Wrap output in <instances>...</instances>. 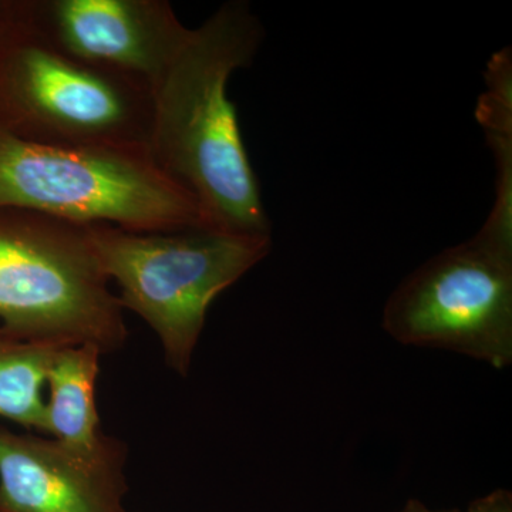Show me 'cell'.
I'll use <instances>...</instances> for the list:
<instances>
[{
  "label": "cell",
  "mask_w": 512,
  "mask_h": 512,
  "mask_svg": "<svg viewBox=\"0 0 512 512\" xmlns=\"http://www.w3.org/2000/svg\"><path fill=\"white\" fill-rule=\"evenodd\" d=\"M101 355L93 346H64L57 350L46 376L47 436L94 460L127 454L123 443L100 429L96 387Z\"/></svg>",
  "instance_id": "9c48e42d"
},
{
  "label": "cell",
  "mask_w": 512,
  "mask_h": 512,
  "mask_svg": "<svg viewBox=\"0 0 512 512\" xmlns=\"http://www.w3.org/2000/svg\"><path fill=\"white\" fill-rule=\"evenodd\" d=\"M0 6H2V3H0Z\"/></svg>",
  "instance_id": "9a60e30c"
},
{
  "label": "cell",
  "mask_w": 512,
  "mask_h": 512,
  "mask_svg": "<svg viewBox=\"0 0 512 512\" xmlns=\"http://www.w3.org/2000/svg\"><path fill=\"white\" fill-rule=\"evenodd\" d=\"M397 512H461L460 510H433V508L427 507L426 504L421 503L420 500H416V498H410L407 500V503L403 505Z\"/></svg>",
  "instance_id": "4fadbf2b"
},
{
  "label": "cell",
  "mask_w": 512,
  "mask_h": 512,
  "mask_svg": "<svg viewBox=\"0 0 512 512\" xmlns=\"http://www.w3.org/2000/svg\"><path fill=\"white\" fill-rule=\"evenodd\" d=\"M2 210L134 231L211 227L147 150L47 146L0 128Z\"/></svg>",
  "instance_id": "277c9868"
},
{
  "label": "cell",
  "mask_w": 512,
  "mask_h": 512,
  "mask_svg": "<svg viewBox=\"0 0 512 512\" xmlns=\"http://www.w3.org/2000/svg\"><path fill=\"white\" fill-rule=\"evenodd\" d=\"M104 274L120 288L123 309L160 340L165 363L190 372L208 309L218 295L264 261L272 238L212 227L134 231L87 225Z\"/></svg>",
  "instance_id": "3957f363"
},
{
  "label": "cell",
  "mask_w": 512,
  "mask_h": 512,
  "mask_svg": "<svg viewBox=\"0 0 512 512\" xmlns=\"http://www.w3.org/2000/svg\"><path fill=\"white\" fill-rule=\"evenodd\" d=\"M64 346L0 328V417L46 434V376Z\"/></svg>",
  "instance_id": "30bf717a"
},
{
  "label": "cell",
  "mask_w": 512,
  "mask_h": 512,
  "mask_svg": "<svg viewBox=\"0 0 512 512\" xmlns=\"http://www.w3.org/2000/svg\"><path fill=\"white\" fill-rule=\"evenodd\" d=\"M127 454L87 458L52 437L0 427V508L9 512H127Z\"/></svg>",
  "instance_id": "ba28073f"
},
{
  "label": "cell",
  "mask_w": 512,
  "mask_h": 512,
  "mask_svg": "<svg viewBox=\"0 0 512 512\" xmlns=\"http://www.w3.org/2000/svg\"><path fill=\"white\" fill-rule=\"evenodd\" d=\"M87 225L0 211V320L22 338L116 352L128 338Z\"/></svg>",
  "instance_id": "5b68a950"
},
{
  "label": "cell",
  "mask_w": 512,
  "mask_h": 512,
  "mask_svg": "<svg viewBox=\"0 0 512 512\" xmlns=\"http://www.w3.org/2000/svg\"><path fill=\"white\" fill-rule=\"evenodd\" d=\"M487 92L478 104V121L483 124L497 165L495 201L491 214L512 220V60L504 49L488 62Z\"/></svg>",
  "instance_id": "8fae6325"
},
{
  "label": "cell",
  "mask_w": 512,
  "mask_h": 512,
  "mask_svg": "<svg viewBox=\"0 0 512 512\" xmlns=\"http://www.w3.org/2000/svg\"><path fill=\"white\" fill-rule=\"evenodd\" d=\"M461 512H512V493L505 488H497L471 501L467 510Z\"/></svg>",
  "instance_id": "7c38bea8"
},
{
  "label": "cell",
  "mask_w": 512,
  "mask_h": 512,
  "mask_svg": "<svg viewBox=\"0 0 512 512\" xmlns=\"http://www.w3.org/2000/svg\"><path fill=\"white\" fill-rule=\"evenodd\" d=\"M150 123L147 87L64 52L37 26L29 2L2 3V130L47 146L147 150Z\"/></svg>",
  "instance_id": "7a4b0ae2"
},
{
  "label": "cell",
  "mask_w": 512,
  "mask_h": 512,
  "mask_svg": "<svg viewBox=\"0 0 512 512\" xmlns=\"http://www.w3.org/2000/svg\"><path fill=\"white\" fill-rule=\"evenodd\" d=\"M382 326L402 345L510 366L512 245L478 231L431 256L389 296Z\"/></svg>",
  "instance_id": "8992f818"
},
{
  "label": "cell",
  "mask_w": 512,
  "mask_h": 512,
  "mask_svg": "<svg viewBox=\"0 0 512 512\" xmlns=\"http://www.w3.org/2000/svg\"><path fill=\"white\" fill-rule=\"evenodd\" d=\"M0 512H9V511H6V510H3V508H0Z\"/></svg>",
  "instance_id": "5bb4252c"
},
{
  "label": "cell",
  "mask_w": 512,
  "mask_h": 512,
  "mask_svg": "<svg viewBox=\"0 0 512 512\" xmlns=\"http://www.w3.org/2000/svg\"><path fill=\"white\" fill-rule=\"evenodd\" d=\"M265 30L244 0L195 29L151 93V160L197 201L211 227L271 237V222L228 97L232 74L254 62Z\"/></svg>",
  "instance_id": "6da1fadb"
},
{
  "label": "cell",
  "mask_w": 512,
  "mask_h": 512,
  "mask_svg": "<svg viewBox=\"0 0 512 512\" xmlns=\"http://www.w3.org/2000/svg\"><path fill=\"white\" fill-rule=\"evenodd\" d=\"M29 8L64 52L151 93L188 33L165 0H39Z\"/></svg>",
  "instance_id": "52a82bcc"
}]
</instances>
